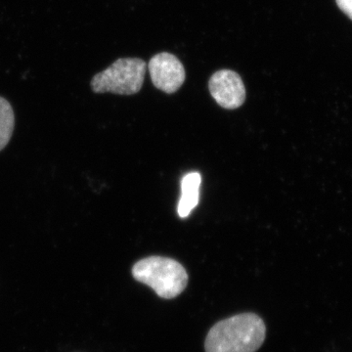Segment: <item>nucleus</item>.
<instances>
[{
	"label": "nucleus",
	"instance_id": "423d86ee",
	"mask_svg": "<svg viewBox=\"0 0 352 352\" xmlns=\"http://www.w3.org/2000/svg\"><path fill=\"white\" fill-rule=\"evenodd\" d=\"M201 176L199 173H188L183 177L182 182V198L178 204V214L182 219L189 217L192 210L198 206L199 190Z\"/></svg>",
	"mask_w": 352,
	"mask_h": 352
},
{
	"label": "nucleus",
	"instance_id": "6e6552de",
	"mask_svg": "<svg viewBox=\"0 0 352 352\" xmlns=\"http://www.w3.org/2000/svg\"><path fill=\"white\" fill-rule=\"evenodd\" d=\"M336 2L340 10L352 20V0H336Z\"/></svg>",
	"mask_w": 352,
	"mask_h": 352
},
{
	"label": "nucleus",
	"instance_id": "20e7f679",
	"mask_svg": "<svg viewBox=\"0 0 352 352\" xmlns=\"http://www.w3.org/2000/svg\"><path fill=\"white\" fill-rule=\"evenodd\" d=\"M147 67L153 85L166 94H175L185 82L184 66L175 55L170 53L162 52L155 55Z\"/></svg>",
	"mask_w": 352,
	"mask_h": 352
},
{
	"label": "nucleus",
	"instance_id": "0eeeda50",
	"mask_svg": "<svg viewBox=\"0 0 352 352\" xmlns=\"http://www.w3.org/2000/svg\"><path fill=\"white\" fill-rule=\"evenodd\" d=\"M15 117L12 106L6 99L0 97V151L6 148L12 136Z\"/></svg>",
	"mask_w": 352,
	"mask_h": 352
},
{
	"label": "nucleus",
	"instance_id": "f257e3e1",
	"mask_svg": "<svg viewBox=\"0 0 352 352\" xmlns=\"http://www.w3.org/2000/svg\"><path fill=\"white\" fill-rule=\"evenodd\" d=\"M265 333V324L258 315H235L210 329L206 352H256L263 344Z\"/></svg>",
	"mask_w": 352,
	"mask_h": 352
},
{
	"label": "nucleus",
	"instance_id": "39448f33",
	"mask_svg": "<svg viewBox=\"0 0 352 352\" xmlns=\"http://www.w3.org/2000/svg\"><path fill=\"white\" fill-rule=\"evenodd\" d=\"M210 94L220 106L227 110L241 107L245 100V88L239 74L231 69L215 72L208 82Z\"/></svg>",
	"mask_w": 352,
	"mask_h": 352
},
{
	"label": "nucleus",
	"instance_id": "f03ea898",
	"mask_svg": "<svg viewBox=\"0 0 352 352\" xmlns=\"http://www.w3.org/2000/svg\"><path fill=\"white\" fill-rule=\"evenodd\" d=\"M134 279L154 289L160 298H175L186 288L188 274L182 264L173 258L150 256L132 267Z\"/></svg>",
	"mask_w": 352,
	"mask_h": 352
},
{
	"label": "nucleus",
	"instance_id": "7ed1b4c3",
	"mask_svg": "<svg viewBox=\"0 0 352 352\" xmlns=\"http://www.w3.org/2000/svg\"><path fill=\"white\" fill-rule=\"evenodd\" d=\"M146 69L147 63L140 58H120L94 76L92 90L95 94H136L142 88Z\"/></svg>",
	"mask_w": 352,
	"mask_h": 352
}]
</instances>
